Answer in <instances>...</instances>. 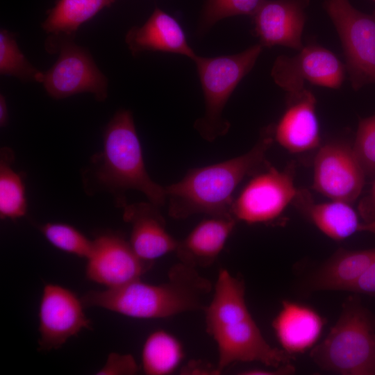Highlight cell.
Instances as JSON below:
<instances>
[{
    "label": "cell",
    "instance_id": "cell-31",
    "mask_svg": "<svg viewBox=\"0 0 375 375\" xmlns=\"http://www.w3.org/2000/svg\"><path fill=\"white\" fill-rule=\"evenodd\" d=\"M358 212L365 223L375 220V180L368 193L360 200Z\"/></svg>",
    "mask_w": 375,
    "mask_h": 375
},
{
    "label": "cell",
    "instance_id": "cell-32",
    "mask_svg": "<svg viewBox=\"0 0 375 375\" xmlns=\"http://www.w3.org/2000/svg\"><path fill=\"white\" fill-rule=\"evenodd\" d=\"M295 367L290 362L282 365L276 369H249L242 371L240 374L242 375H288L293 374Z\"/></svg>",
    "mask_w": 375,
    "mask_h": 375
},
{
    "label": "cell",
    "instance_id": "cell-6",
    "mask_svg": "<svg viewBox=\"0 0 375 375\" xmlns=\"http://www.w3.org/2000/svg\"><path fill=\"white\" fill-rule=\"evenodd\" d=\"M260 43L244 51L216 57L199 55L196 65L204 97L203 115L197 119L194 128L208 142L224 136L231 124L222 116L224 107L241 80L252 69L262 51Z\"/></svg>",
    "mask_w": 375,
    "mask_h": 375
},
{
    "label": "cell",
    "instance_id": "cell-17",
    "mask_svg": "<svg viewBox=\"0 0 375 375\" xmlns=\"http://www.w3.org/2000/svg\"><path fill=\"white\" fill-rule=\"evenodd\" d=\"M125 42L134 56L144 51L176 53L192 60L197 56L180 24L158 8L154 9L144 24L134 26L128 31Z\"/></svg>",
    "mask_w": 375,
    "mask_h": 375
},
{
    "label": "cell",
    "instance_id": "cell-4",
    "mask_svg": "<svg viewBox=\"0 0 375 375\" xmlns=\"http://www.w3.org/2000/svg\"><path fill=\"white\" fill-rule=\"evenodd\" d=\"M92 178L97 186L116 196L122 207V194L128 190L143 193L160 208L167 201L165 187L153 181L145 168L141 144L131 110L120 109L103 133V149L92 160Z\"/></svg>",
    "mask_w": 375,
    "mask_h": 375
},
{
    "label": "cell",
    "instance_id": "cell-5",
    "mask_svg": "<svg viewBox=\"0 0 375 375\" xmlns=\"http://www.w3.org/2000/svg\"><path fill=\"white\" fill-rule=\"evenodd\" d=\"M310 358L324 371L375 375V316L357 296L345 299L338 321Z\"/></svg>",
    "mask_w": 375,
    "mask_h": 375
},
{
    "label": "cell",
    "instance_id": "cell-7",
    "mask_svg": "<svg viewBox=\"0 0 375 375\" xmlns=\"http://www.w3.org/2000/svg\"><path fill=\"white\" fill-rule=\"evenodd\" d=\"M49 53H58L54 64L44 72L42 83L54 99L88 92L99 101L108 97V81L96 65L90 52L74 40L46 41Z\"/></svg>",
    "mask_w": 375,
    "mask_h": 375
},
{
    "label": "cell",
    "instance_id": "cell-12",
    "mask_svg": "<svg viewBox=\"0 0 375 375\" xmlns=\"http://www.w3.org/2000/svg\"><path fill=\"white\" fill-rule=\"evenodd\" d=\"M81 299L71 290L47 284L39 309V346L42 350L57 349L82 329L90 327Z\"/></svg>",
    "mask_w": 375,
    "mask_h": 375
},
{
    "label": "cell",
    "instance_id": "cell-3",
    "mask_svg": "<svg viewBox=\"0 0 375 375\" xmlns=\"http://www.w3.org/2000/svg\"><path fill=\"white\" fill-rule=\"evenodd\" d=\"M273 138V126H269L246 153L191 169L181 181L165 186L169 215L176 219L196 214L233 217L231 208L235 189L246 176L253 175L266 165L265 155Z\"/></svg>",
    "mask_w": 375,
    "mask_h": 375
},
{
    "label": "cell",
    "instance_id": "cell-36",
    "mask_svg": "<svg viewBox=\"0 0 375 375\" xmlns=\"http://www.w3.org/2000/svg\"><path fill=\"white\" fill-rule=\"evenodd\" d=\"M372 1H374V2H375V0H372Z\"/></svg>",
    "mask_w": 375,
    "mask_h": 375
},
{
    "label": "cell",
    "instance_id": "cell-2",
    "mask_svg": "<svg viewBox=\"0 0 375 375\" xmlns=\"http://www.w3.org/2000/svg\"><path fill=\"white\" fill-rule=\"evenodd\" d=\"M212 289L210 281L197 268L178 262L167 281L150 284L140 278L105 290H91L81 299L85 307H101L138 319H163L203 310Z\"/></svg>",
    "mask_w": 375,
    "mask_h": 375
},
{
    "label": "cell",
    "instance_id": "cell-34",
    "mask_svg": "<svg viewBox=\"0 0 375 375\" xmlns=\"http://www.w3.org/2000/svg\"><path fill=\"white\" fill-rule=\"evenodd\" d=\"M8 121V109L6 97L3 94H0V126L4 127Z\"/></svg>",
    "mask_w": 375,
    "mask_h": 375
},
{
    "label": "cell",
    "instance_id": "cell-16",
    "mask_svg": "<svg viewBox=\"0 0 375 375\" xmlns=\"http://www.w3.org/2000/svg\"><path fill=\"white\" fill-rule=\"evenodd\" d=\"M316 99L307 89L288 94V107L273 127L274 138L292 153H302L319 147V128L315 112Z\"/></svg>",
    "mask_w": 375,
    "mask_h": 375
},
{
    "label": "cell",
    "instance_id": "cell-25",
    "mask_svg": "<svg viewBox=\"0 0 375 375\" xmlns=\"http://www.w3.org/2000/svg\"><path fill=\"white\" fill-rule=\"evenodd\" d=\"M0 74L24 82L42 83L44 72L35 68L17 45L15 33L0 30Z\"/></svg>",
    "mask_w": 375,
    "mask_h": 375
},
{
    "label": "cell",
    "instance_id": "cell-22",
    "mask_svg": "<svg viewBox=\"0 0 375 375\" xmlns=\"http://www.w3.org/2000/svg\"><path fill=\"white\" fill-rule=\"evenodd\" d=\"M116 0H58L42 23L46 41L74 40L78 28Z\"/></svg>",
    "mask_w": 375,
    "mask_h": 375
},
{
    "label": "cell",
    "instance_id": "cell-30",
    "mask_svg": "<svg viewBox=\"0 0 375 375\" xmlns=\"http://www.w3.org/2000/svg\"><path fill=\"white\" fill-rule=\"evenodd\" d=\"M347 291L375 297V259Z\"/></svg>",
    "mask_w": 375,
    "mask_h": 375
},
{
    "label": "cell",
    "instance_id": "cell-9",
    "mask_svg": "<svg viewBox=\"0 0 375 375\" xmlns=\"http://www.w3.org/2000/svg\"><path fill=\"white\" fill-rule=\"evenodd\" d=\"M297 192L292 169L281 171L267 165L234 199L232 216L249 224L272 222L294 201Z\"/></svg>",
    "mask_w": 375,
    "mask_h": 375
},
{
    "label": "cell",
    "instance_id": "cell-13",
    "mask_svg": "<svg viewBox=\"0 0 375 375\" xmlns=\"http://www.w3.org/2000/svg\"><path fill=\"white\" fill-rule=\"evenodd\" d=\"M93 241V250L87 258L86 277L108 288L139 279L153 265L140 258L129 241L118 233H104Z\"/></svg>",
    "mask_w": 375,
    "mask_h": 375
},
{
    "label": "cell",
    "instance_id": "cell-19",
    "mask_svg": "<svg viewBox=\"0 0 375 375\" xmlns=\"http://www.w3.org/2000/svg\"><path fill=\"white\" fill-rule=\"evenodd\" d=\"M237 220L233 217H210L200 222L175 250L179 262L194 268L212 265L233 231Z\"/></svg>",
    "mask_w": 375,
    "mask_h": 375
},
{
    "label": "cell",
    "instance_id": "cell-14",
    "mask_svg": "<svg viewBox=\"0 0 375 375\" xmlns=\"http://www.w3.org/2000/svg\"><path fill=\"white\" fill-rule=\"evenodd\" d=\"M308 3V0H265L252 16L253 32L261 46L301 50Z\"/></svg>",
    "mask_w": 375,
    "mask_h": 375
},
{
    "label": "cell",
    "instance_id": "cell-18",
    "mask_svg": "<svg viewBox=\"0 0 375 375\" xmlns=\"http://www.w3.org/2000/svg\"><path fill=\"white\" fill-rule=\"evenodd\" d=\"M325 322L312 308L283 300L272 327L282 349L293 355L303 353L316 344Z\"/></svg>",
    "mask_w": 375,
    "mask_h": 375
},
{
    "label": "cell",
    "instance_id": "cell-27",
    "mask_svg": "<svg viewBox=\"0 0 375 375\" xmlns=\"http://www.w3.org/2000/svg\"><path fill=\"white\" fill-rule=\"evenodd\" d=\"M265 0H206L199 24L204 33L217 22L235 15L255 14Z\"/></svg>",
    "mask_w": 375,
    "mask_h": 375
},
{
    "label": "cell",
    "instance_id": "cell-1",
    "mask_svg": "<svg viewBox=\"0 0 375 375\" xmlns=\"http://www.w3.org/2000/svg\"><path fill=\"white\" fill-rule=\"evenodd\" d=\"M203 310L206 331L217 344L219 374L234 362H259L276 368L293 359L266 341L247 308L244 281L227 269L219 270L212 299Z\"/></svg>",
    "mask_w": 375,
    "mask_h": 375
},
{
    "label": "cell",
    "instance_id": "cell-23",
    "mask_svg": "<svg viewBox=\"0 0 375 375\" xmlns=\"http://www.w3.org/2000/svg\"><path fill=\"white\" fill-rule=\"evenodd\" d=\"M185 358L181 342L172 333L158 329L147 338L142 350L141 362L147 375H169Z\"/></svg>",
    "mask_w": 375,
    "mask_h": 375
},
{
    "label": "cell",
    "instance_id": "cell-11",
    "mask_svg": "<svg viewBox=\"0 0 375 375\" xmlns=\"http://www.w3.org/2000/svg\"><path fill=\"white\" fill-rule=\"evenodd\" d=\"M365 175L352 147L340 142L322 146L314 162L312 188L331 200L353 203L360 196Z\"/></svg>",
    "mask_w": 375,
    "mask_h": 375
},
{
    "label": "cell",
    "instance_id": "cell-20",
    "mask_svg": "<svg viewBox=\"0 0 375 375\" xmlns=\"http://www.w3.org/2000/svg\"><path fill=\"white\" fill-rule=\"evenodd\" d=\"M374 259L375 248L339 249L310 275L308 288L310 291H347Z\"/></svg>",
    "mask_w": 375,
    "mask_h": 375
},
{
    "label": "cell",
    "instance_id": "cell-15",
    "mask_svg": "<svg viewBox=\"0 0 375 375\" xmlns=\"http://www.w3.org/2000/svg\"><path fill=\"white\" fill-rule=\"evenodd\" d=\"M122 208L123 219L132 227L129 243L140 258L153 264L175 251L178 240L167 231L159 207L149 201L126 203Z\"/></svg>",
    "mask_w": 375,
    "mask_h": 375
},
{
    "label": "cell",
    "instance_id": "cell-10",
    "mask_svg": "<svg viewBox=\"0 0 375 375\" xmlns=\"http://www.w3.org/2000/svg\"><path fill=\"white\" fill-rule=\"evenodd\" d=\"M290 57H277L272 67L274 81L288 94H295L305 89L304 83L338 89L345 76V66L327 49L309 44Z\"/></svg>",
    "mask_w": 375,
    "mask_h": 375
},
{
    "label": "cell",
    "instance_id": "cell-35",
    "mask_svg": "<svg viewBox=\"0 0 375 375\" xmlns=\"http://www.w3.org/2000/svg\"><path fill=\"white\" fill-rule=\"evenodd\" d=\"M358 231L368 232L375 235V220L367 223L361 222Z\"/></svg>",
    "mask_w": 375,
    "mask_h": 375
},
{
    "label": "cell",
    "instance_id": "cell-26",
    "mask_svg": "<svg viewBox=\"0 0 375 375\" xmlns=\"http://www.w3.org/2000/svg\"><path fill=\"white\" fill-rule=\"evenodd\" d=\"M40 228L45 238L60 250L85 258L93 250L94 241L90 240L71 225L47 223Z\"/></svg>",
    "mask_w": 375,
    "mask_h": 375
},
{
    "label": "cell",
    "instance_id": "cell-33",
    "mask_svg": "<svg viewBox=\"0 0 375 375\" xmlns=\"http://www.w3.org/2000/svg\"><path fill=\"white\" fill-rule=\"evenodd\" d=\"M185 367V374H219L215 367L201 361H192Z\"/></svg>",
    "mask_w": 375,
    "mask_h": 375
},
{
    "label": "cell",
    "instance_id": "cell-28",
    "mask_svg": "<svg viewBox=\"0 0 375 375\" xmlns=\"http://www.w3.org/2000/svg\"><path fill=\"white\" fill-rule=\"evenodd\" d=\"M352 149L365 177L375 176V115L360 120Z\"/></svg>",
    "mask_w": 375,
    "mask_h": 375
},
{
    "label": "cell",
    "instance_id": "cell-24",
    "mask_svg": "<svg viewBox=\"0 0 375 375\" xmlns=\"http://www.w3.org/2000/svg\"><path fill=\"white\" fill-rule=\"evenodd\" d=\"M0 154V217L13 220L26 214L25 185L22 176L11 167L12 151L2 148Z\"/></svg>",
    "mask_w": 375,
    "mask_h": 375
},
{
    "label": "cell",
    "instance_id": "cell-8",
    "mask_svg": "<svg viewBox=\"0 0 375 375\" xmlns=\"http://www.w3.org/2000/svg\"><path fill=\"white\" fill-rule=\"evenodd\" d=\"M325 8L341 40L353 89L375 83V11L361 12L349 0H326Z\"/></svg>",
    "mask_w": 375,
    "mask_h": 375
},
{
    "label": "cell",
    "instance_id": "cell-21",
    "mask_svg": "<svg viewBox=\"0 0 375 375\" xmlns=\"http://www.w3.org/2000/svg\"><path fill=\"white\" fill-rule=\"evenodd\" d=\"M294 201L323 233L334 240H343L359 231L361 222L351 203L338 200L315 203L305 190H298Z\"/></svg>",
    "mask_w": 375,
    "mask_h": 375
},
{
    "label": "cell",
    "instance_id": "cell-29",
    "mask_svg": "<svg viewBox=\"0 0 375 375\" xmlns=\"http://www.w3.org/2000/svg\"><path fill=\"white\" fill-rule=\"evenodd\" d=\"M138 366L132 355L112 353L106 365L97 373L98 375H133L138 372Z\"/></svg>",
    "mask_w": 375,
    "mask_h": 375
}]
</instances>
